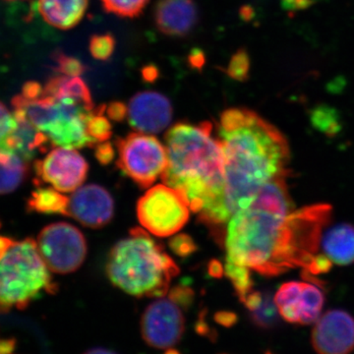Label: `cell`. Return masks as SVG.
<instances>
[{
  "label": "cell",
  "instance_id": "obj_34",
  "mask_svg": "<svg viewBox=\"0 0 354 354\" xmlns=\"http://www.w3.org/2000/svg\"><path fill=\"white\" fill-rule=\"evenodd\" d=\"M189 62L191 66L196 69H201L205 64L204 53L198 50L193 51L190 55Z\"/></svg>",
  "mask_w": 354,
  "mask_h": 354
},
{
  "label": "cell",
  "instance_id": "obj_4",
  "mask_svg": "<svg viewBox=\"0 0 354 354\" xmlns=\"http://www.w3.org/2000/svg\"><path fill=\"white\" fill-rule=\"evenodd\" d=\"M178 266L142 228H133L109 253L106 274L113 285L136 297H162Z\"/></svg>",
  "mask_w": 354,
  "mask_h": 354
},
{
  "label": "cell",
  "instance_id": "obj_40",
  "mask_svg": "<svg viewBox=\"0 0 354 354\" xmlns=\"http://www.w3.org/2000/svg\"><path fill=\"white\" fill-rule=\"evenodd\" d=\"M0 227H1V223H0Z\"/></svg>",
  "mask_w": 354,
  "mask_h": 354
},
{
  "label": "cell",
  "instance_id": "obj_26",
  "mask_svg": "<svg viewBox=\"0 0 354 354\" xmlns=\"http://www.w3.org/2000/svg\"><path fill=\"white\" fill-rule=\"evenodd\" d=\"M104 111H106L104 104L97 106L87 122L88 134L97 144L109 141L113 134V127L109 118L104 115Z\"/></svg>",
  "mask_w": 354,
  "mask_h": 354
},
{
  "label": "cell",
  "instance_id": "obj_14",
  "mask_svg": "<svg viewBox=\"0 0 354 354\" xmlns=\"http://www.w3.org/2000/svg\"><path fill=\"white\" fill-rule=\"evenodd\" d=\"M127 109L129 124L137 131L146 134L164 131L172 120L171 102L164 95L153 91L135 95Z\"/></svg>",
  "mask_w": 354,
  "mask_h": 354
},
{
  "label": "cell",
  "instance_id": "obj_15",
  "mask_svg": "<svg viewBox=\"0 0 354 354\" xmlns=\"http://www.w3.org/2000/svg\"><path fill=\"white\" fill-rule=\"evenodd\" d=\"M153 19L162 34L185 37L197 25V6L193 0H158Z\"/></svg>",
  "mask_w": 354,
  "mask_h": 354
},
{
  "label": "cell",
  "instance_id": "obj_29",
  "mask_svg": "<svg viewBox=\"0 0 354 354\" xmlns=\"http://www.w3.org/2000/svg\"><path fill=\"white\" fill-rule=\"evenodd\" d=\"M55 62H57L55 70L65 76L79 77L86 71V66L75 57H68L64 53H57L55 55Z\"/></svg>",
  "mask_w": 354,
  "mask_h": 354
},
{
  "label": "cell",
  "instance_id": "obj_5",
  "mask_svg": "<svg viewBox=\"0 0 354 354\" xmlns=\"http://www.w3.org/2000/svg\"><path fill=\"white\" fill-rule=\"evenodd\" d=\"M50 271L32 239L0 236V312L25 309L43 291L53 292Z\"/></svg>",
  "mask_w": 354,
  "mask_h": 354
},
{
  "label": "cell",
  "instance_id": "obj_21",
  "mask_svg": "<svg viewBox=\"0 0 354 354\" xmlns=\"http://www.w3.org/2000/svg\"><path fill=\"white\" fill-rule=\"evenodd\" d=\"M44 94L53 97H70L86 104H94L87 84L80 77H53L44 87Z\"/></svg>",
  "mask_w": 354,
  "mask_h": 354
},
{
  "label": "cell",
  "instance_id": "obj_30",
  "mask_svg": "<svg viewBox=\"0 0 354 354\" xmlns=\"http://www.w3.org/2000/svg\"><path fill=\"white\" fill-rule=\"evenodd\" d=\"M249 62L248 55L244 50H239L230 59L227 66V74L234 80L244 81L248 77Z\"/></svg>",
  "mask_w": 354,
  "mask_h": 354
},
{
  "label": "cell",
  "instance_id": "obj_9",
  "mask_svg": "<svg viewBox=\"0 0 354 354\" xmlns=\"http://www.w3.org/2000/svg\"><path fill=\"white\" fill-rule=\"evenodd\" d=\"M37 244L50 272L66 274L77 271L87 256V241L80 230L67 223H55L39 232Z\"/></svg>",
  "mask_w": 354,
  "mask_h": 354
},
{
  "label": "cell",
  "instance_id": "obj_18",
  "mask_svg": "<svg viewBox=\"0 0 354 354\" xmlns=\"http://www.w3.org/2000/svg\"><path fill=\"white\" fill-rule=\"evenodd\" d=\"M324 254L339 266L354 263V227L348 223L335 225L323 239Z\"/></svg>",
  "mask_w": 354,
  "mask_h": 354
},
{
  "label": "cell",
  "instance_id": "obj_13",
  "mask_svg": "<svg viewBox=\"0 0 354 354\" xmlns=\"http://www.w3.org/2000/svg\"><path fill=\"white\" fill-rule=\"evenodd\" d=\"M114 202L108 190L97 184L81 186L69 197L67 216L84 227L101 228L113 220Z\"/></svg>",
  "mask_w": 354,
  "mask_h": 354
},
{
  "label": "cell",
  "instance_id": "obj_24",
  "mask_svg": "<svg viewBox=\"0 0 354 354\" xmlns=\"http://www.w3.org/2000/svg\"><path fill=\"white\" fill-rule=\"evenodd\" d=\"M277 305L272 301L270 295L263 293L262 299L257 306L251 309L250 316L252 322L262 329H270L278 322L279 310Z\"/></svg>",
  "mask_w": 354,
  "mask_h": 354
},
{
  "label": "cell",
  "instance_id": "obj_22",
  "mask_svg": "<svg viewBox=\"0 0 354 354\" xmlns=\"http://www.w3.org/2000/svg\"><path fill=\"white\" fill-rule=\"evenodd\" d=\"M301 281H288L281 286L274 295L279 314L288 323L300 324Z\"/></svg>",
  "mask_w": 354,
  "mask_h": 354
},
{
  "label": "cell",
  "instance_id": "obj_28",
  "mask_svg": "<svg viewBox=\"0 0 354 354\" xmlns=\"http://www.w3.org/2000/svg\"><path fill=\"white\" fill-rule=\"evenodd\" d=\"M17 127L14 113H11L3 102H0V150L7 151L9 140Z\"/></svg>",
  "mask_w": 354,
  "mask_h": 354
},
{
  "label": "cell",
  "instance_id": "obj_23",
  "mask_svg": "<svg viewBox=\"0 0 354 354\" xmlns=\"http://www.w3.org/2000/svg\"><path fill=\"white\" fill-rule=\"evenodd\" d=\"M325 297L318 285L309 281H301L300 295V324L309 325L320 318Z\"/></svg>",
  "mask_w": 354,
  "mask_h": 354
},
{
  "label": "cell",
  "instance_id": "obj_39",
  "mask_svg": "<svg viewBox=\"0 0 354 354\" xmlns=\"http://www.w3.org/2000/svg\"><path fill=\"white\" fill-rule=\"evenodd\" d=\"M9 1H13V0H9Z\"/></svg>",
  "mask_w": 354,
  "mask_h": 354
},
{
  "label": "cell",
  "instance_id": "obj_37",
  "mask_svg": "<svg viewBox=\"0 0 354 354\" xmlns=\"http://www.w3.org/2000/svg\"><path fill=\"white\" fill-rule=\"evenodd\" d=\"M84 354H116L113 353V351H109V349L97 348L88 349V351H86Z\"/></svg>",
  "mask_w": 354,
  "mask_h": 354
},
{
  "label": "cell",
  "instance_id": "obj_12",
  "mask_svg": "<svg viewBox=\"0 0 354 354\" xmlns=\"http://www.w3.org/2000/svg\"><path fill=\"white\" fill-rule=\"evenodd\" d=\"M312 346L318 354H349L354 349V318L342 310H330L317 320Z\"/></svg>",
  "mask_w": 354,
  "mask_h": 354
},
{
  "label": "cell",
  "instance_id": "obj_19",
  "mask_svg": "<svg viewBox=\"0 0 354 354\" xmlns=\"http://www.w3.org/2000/svg\"><path fill=\"white\" fill-rule=\"evenodd\" d=\"M27 160L16 153L0 150V195L13 192L28 176Z\"/></svg>",
  "mask_w": 354,
  "mask_h": 354
},
{
  "label": "cell",
  "instance_id": "obj_10",
  "mask_svg": "<svg viewBox=\"0 0 354 354\" xmlns=\"http://www.w3.org/2000/svg\"><path fill=\"white\" fill-rule=\"evenodd\" d=\"M185 307L176 298L158 297L141 319V333L148 346L157 349L171 348L180 342L185 330Z\"/></svg>",
  "mask_w": 354,
  "mask_h": 354
},
{
  "label": "cell",
  "instance_id": "obj_11",
  "mask_svg": "<svg viewBox=\"0 0 354 354\" xmlns=\"http://www.w3.org/2000/svg\"><path fill=\"white\" fill-rule=\"evenodd\" d=\"M35 172L41 183L62 193L74 192L83 185L88 176V165L76 149L55 147L43 160L34 164Z\"/></svg>",
  "mask_w": 354,
  "mask_h": 354
},
{
  "label": "cell",
  "instance_id": "obj_2",
  "mask_svg": "<svg viewBox=\"0 0 354 354\" xmlns=\"http://www.w3.org/2000/svg\"><path fill=\"white\" fill-rule=\"evenodd\" d=\"M218 140L225 158L223 216L227 225L235 213L250 206L263 186L288 174L290 147L278 128L245 108L221 114Z\"/></svg>",
  "mask_w": 354,
  "mask_h": 354
},
{
  "label": "cell",
  "instance_id": "obj_6",
  "mask_svg": "<svg viewBox=\"0 0 354 354\" xmlns=\"http://www.w3.org/2000/svg\"><path fill=\"white\" fill-rule=\"evenodd\" d=\"M14 109L22 111L28 120L50 140L53 147L81 149L97 145L88 134L87 122L94 113L95 104L70 97L41 94L34 97L17 95Z\"/></svg>",
  "mask_w": 354,
  "mask_h": 354
},
{
  "label": "cell",
  "instance_id": "obj_3",
  "mask_svg": "<svg viewBox=\"0 0 354 354\" xmlns=\"http://www.w3.org/2000/svg\"><path fill=\"white\" fill-rule=\"evenodd\" d=\"M212 133L213 125L207 121L174 125L165 137L169 162L162 179L183 195L200 221L223 232L225 158L220 140Z\"/></svg>",
  "mask_w": 354,
  "mask_h": 354
},
{
  "label": "cell",
  "instance_id": "obj_8",
  "mask_svg": "<svg viewBox=\"0 0 354 354\" xmlns=\"http://www.w3.org/2000/svg\"><path fill=\"white\" fill-rule=\"evenodd\" d=\"M190 211L183 195L167 184L150 188L137 204L142 227L158 237L177 234L189 220Z\"/></svg>",
  "mask_w": 354,
  "mask_h": 354
},
{
  "label": "cell",
  "instance_id": "obj_33",
  "mask_svg": "<svg viewBox=\"0 0 354 354\" xmlns=\"http://www.w3.org/2000/svg\"><path fill=\"white\" fill-rule=\"evenodd\" d=\"M95 157L102 165H109L114 158L113 146L108 141L99 143L95 148Z\"/></svg>",
  "mask_w": 354,
  "mask_h": 354
},
{
  "label": "cell",
  "instance_id": "obj_31",
  "mask_svg": "<svg viewBox=\"0 0 354 354\" xmlns=\"http://www.w3.org/2000/svg\"><path fill=\"white\" fill-rule=\"evenodd\" d=\"M171 247L172 250L179 256H187L196 250V245L187 235H178L171 239Z\"/></svg>",
  "mask_w": 354,
  "mask_h": 354
},
{
  "label": "cell",
  "instance_id": "obj_27",
  "mask_svg": "<svg viewBox=\"0 0 354 354\" xmlns=\"http://www.w3.org/2000/svg\"><path fill=\"white\" fill-rule=\"evenodd\" d=\"M90 53L97 60H108L115 48V39L111 34L95 35L91 38Z\"/></svg>",
  "mask_w": 354,
  "mask_h": 354
},
{
  "label": "cell",
  "instance_id": "obj_16",
  "mask_svg": "<svg viewBox=\"0 0 354 354\" xmlns=\"http://www.w3.org/2000/svg\"><path fill=\"white\" fill-rule=\"evenodd\" d=\"M13 113L17 120V127L9 140L6 152L16 153L28 162L37 153L46 152L53 147L48 137L34 127L22 111L14 109Z\"/></svg>",
  "mask_w": 354,
  "mask_h": 354
},
{
  "label": "cell",
  "instance_id": "obj_20",
  "mask_svg": "<svg viewBox=\"0 0 354 354\" xmlns=\"http://www.w3.org/2000/svg\"><path fill=\"white\" fill-rule=\"evenodd\" d=\"M69 197L53 187H39L32 192L27 201L29 212L39 214L67 216Z\"/></svg>",
  "mask_w": 354,
  "mask_h": 354
},
{
  "label": "cell",
  "instance_id": "obj_35",
  "mask_svg": "<svg viewBox=\"0 0 354 354\" xmlns=\"http://www.w3.org/2000/svg\"><path fill=\"white\" fill-rule=\"evenodd\" d=\"M16 348V342L13 339H0V354H13Z\"/></svg>",
  "mask_w": 354,
  "mask_h": 354
},
{
  "label": "cell",
  "instance_id": "obj_7",
  "mask_svg": "<svg viewBox=\"0 0 354 354\" xmlns=\"http://www.w3.org/2000/svg\"><path fill=\"white\" fill-rule=\"evenodd\" d=\"M118 165L141 188H149L167 167V147L146 133H130L116 141Z\"/></svg>",
  "mask_w": 354,
  "mask_h": 354
},
{
  "label": "cell",
  "instance_id": "obj_17",
  "mask_svg": "<svg viewBox=\"0 0 354 354\" xmlns=\"http://www.w3.org/2000/svg\"><path fill=\"white\" fill-rule=\"evenodd\" d=\"M88 0H39L38 9L48 24L59 30H70L81 22Z\"/></svg>",
  "mask_w": 354,
  "mask_h": 354
},
{
  "label": "cell",
  "instance_id": "obj_25",
  "mask_svg": "<svg viewBox=\"0 0 354 354\" xmlns=\"http://www.w3.org/2000/svg\"><path fill=\"white\" fill-rule=\"evenodd\" d=\"M150 0H101L104 11L122 18L141 15Z\"/></svg>",
  "mask_w": 354,
  "mask_h": 354
},
{
  "label": "cell",
  "instance_id": "obj_38",
  "mask_svg": "<svg viewBox=\"0 0 354 354\" xmlns=\"http://www.w3.org/2000/svg\"><path fill=\"white\" fill-rule=\"evenodd\" d=\"M266 354H272V353H270V351H268V353H266Z\"/></svg>",
  "mask_w": 354,
  "mask_h": 354
},
{
  "label": "cell",
  "instance_id": "obj_36",
  "mask_svg": "<svg viewBox=\"0 0 354 354\" xmlns=\"http://www.w3.org/2000/svg\"><path fill=\"white\" fill-rule=\"evenodd\" d=\"M142 74H143L144 80L147 82H153L158 78V71L157 67L149 65L143 69Z\"/></svg>",
  "mask_w": 354,
  "mask_h": 354
},
{
  "label": "cell",
  "instance_id": "obj_32",
  "mask_svg": "<svg viewBox=\"0 0 354 354\" xmlns=\"http://www.w3.org/2000/svg\"><path fill=\"white\" fill-rule=\"evenodd\" d=\"M128 109L127 104L121 102H113L106 109L109 120L121 122L127 118Z\"/></svg>",
  "mask_w": 354,
  "mask_h": 354
},
{
  "label": "cell",
  "instance_id": "obj_1",
  "mask_svg": "<svg viewBox=\"0 0 354 354\" xmlns=\"http://www.w3.org/2000/svg\"><path fill=\"white\" fill-rule=\"evenodd\" d=\"M286 176L281 174L263 186L250 206L228 221L225 265L266 277L301 267Z\"/></svg>",
  "mask_w": 354,
  "mask_h": 354
}]
</instances>
